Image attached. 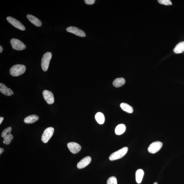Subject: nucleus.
I'll use <instances>...</instances> for the list:
<instances>
[{
	"mask_svg": "<svg viewBox=\"0 0 184 184\" xmlns=\"http://www.w3.org/2000/svg\"><path fill=\"white\" fill-rule=\"evenodd\" d=\"M158 1L160 4H162V5L166 6L172 5V2L170 0H159Z\"/></svg>",
	"mask_w": 184,
	"mask_h": 184,
	"instance_id": "23",
	"label": "nucleus"
},
{
	"mask_svg": "<svg viewBox=\"0 0 184 184\" xmlns=\"http://www.w3.org/2000/svg\"><path fill=\"white\" fill-rule=\"evenodd\" d=\"M54 130L53 127H47L45 129L42 136V141L45 143L48 142L53 136Z\"/></svg>",
	"mask_w": 184,
	"mask_h": 184,
	"instance_id": "5",
	"label": "nucleus"
},
{
	"mask_svg": "<svg viewBox=\"0 0 184 184\" xmlns=\"http://www.w3.org/2000/svg\"><path fill=\"white\" fill-rule=\"evenodd\" d=\"M0 91L3 94L6 96H10L14 95V92L10 89L8 88L4 84L1 83L0 84Z\"/></svg>",
	"mask_w": 184,
	"mask_h": 184,
	"instance_id": "13",
	"label": "nucleus"
},
{
	"mask_svg": "<svg viewBox=\"0 0 184 184\" xmlns=\"http://www.w3.org/2000/svg\"><path fill=\"white\" fill-rule=\"evenodd\" d=\"M153 184H158V183L157 182H155V183H154Z\"/></svg>",
	"mask_w": 184,
	"mask_h": 184,
	"instance_id": "28",
	"label": "nucleus"
},
{
	"mask_svg": "<svg viewBox=\"0 0 184 184\" xmlns=\"http://www.w3.org/2000/svg\"><path fill=\"white\" fill-rule=\"evenodd\" d=\"M85 3L87 5H92L95 3V0H85Z\"/></svg>",
	"mask_w": 184,
	"mask_h": 184,
	"instance_id": "24",
	"label": "nucleus"
},
{
	"mask_svg": "<svg viewBox=\"0 0 184 184\" xmlns=\"http://www.w3.org/2000/svg\"><path fill=\"white\" fill-rule=\"evenodd\" d=\"M43 98L47 103L49 105L52 104L54 101V95L51 92L47 90H44L43 92Z\"/></svg>",
	"mask_w": 184,
	"mask_h": 184,
	"instance_id": "9",
	"label": "nucleus"
},
{
	"mask_svg": "<svg viewBox=\"0 0 184 184\" xmlns=\"http://www.w3.org/2000/svg\"><path fill=\"white\" fill-rule=\"evenodd\" d=\"M0 53H1L3 51V47L1 46H0Z\"/></svg>",
	"mask_w": 184,
	"mask_h": 184,
	"instance_id": "27",
	"label": "nucleus"
},
{
	"mask_svg": "<svg viewBox=\"0 0 184 184\" xmlns=\"http://www.w3.org/2000/svg\"><path fill=\"white\" fill-rule=\"evenodd\" d=\"M126 130V127L124 124H120L117 126L115 129L116 135H120L124 133Z\"/></svg>",
	"mask_w": 184,
	"mask_h": 184,
	"instance_id": "17",
	"label": "nucleus"
},
{
	"mask_svg": "<svg viewBox=\"0 0 184 184\" xmlns=\"http://www.w3.org/2000/svg\"><path fill=\"white\" fill-rule=\"evenodd\" d=\"M67 32L74 34L75 35L81 37H85L86 34L82 30L75 27L70 26L66 29Z\"/></svg>",
	"mask_w": 184,
	"mask_h": 184,
	"instance_id": "10",
	"label": "nucleus"
},
{
	"mask_svg": "<svg viewBox=\"0 0 184 184\" xmlns=\"http://www.w3.org/2000/svg\"><path fill=\"white\" fill-rule=\"evenodd\" d=\"M125 82V80L123 78H118L114 80L112 84L115 87L118 88L124 85Z\"/></svg>",
	"mask_w": 184,
	"mask_h": 184,
	"instance_id": "19",
	"label": "nucleus"
},
{
	"mask_svg": "<svg viewBox=\"0 0 184 184\" xmlns=\"http://www.w3.org/2000/svg\"><path fill=\"white\" fill-rule=\"evenodd\" d=\"M6 19L9 22L17 29L23 31L25 30L24 26L16 19L12 17L8 16L6 18Z\"/></svg>",
	"mask_w": 184,
	"mask_h": 184,
	"instance_id": "8",
	"label": "nucleus"
},
{
	"mask_svg": "<svg viewBox=\"0 0 184 184\" xmlns=\"http://www.w3.org/2000/svg\"><path fill=\"white\" fill-rule=\"evenodd\" d=\"M128 148L127 147H124L120 150L112 153L109 157L110 160V161H114V160L121 158L126 155L127 151H128Z\"/></svg>",
	"mask_w": 184,
	"mask_h": 184,
	"instance_id": "3",
	"label": "nucleus"
},
{
	"mask_svg": "<svg viewBox=\"0 0 184 184\" xmlns=\"http://www.w3.org/2000/svg\"><path fill=\"white\" fill-rule=\"evenodd\" d=\"M91 158L89 156L86 157L80 161L77 164V168L82 169L87 166L91 161Z\"/></svg>",
	"mask_w": 184,
	"mask_h": 184,
	"instance_id": "12",
	"label": "nucleus"
},
{
	"mask_svg": "<svg viewBox=\"0 0 184 184\" xmlns=\"http://www.w3.org/2000/svg\"><path fill=\"white\" fill-rule=\"evenodd\" d=\"M95 119L97 122L99 124L102 125L105 122V117L104 115L101 112H98L96 114Z\"/></svg>",
	"mask_w": 184,
	"mask_h": 184,
	"instance_id": "20",
	"label": "nucleus"
},
{
	"mask_svg": "<svg viewBox=\"0 0 184 184\" xmlns=\"http://www.w3.org/2000/svg\"><path fill=\"white\" fill-rule=\"evenodd\" d=\"M26 70L25 66L18 64L12 66L10 70V74L12 76L18 77L24 73Z\"/></svg>",
	"mask_w": 184,
	"mask_h": 184,
	"instance_id": "1",
	"label": "nucleus"
},
{
	"mask_svg": "<svg viewBox=\"0 0 184 184\" xmlns=\"http://www.w3.org/2000/svg\"><path fill=\"white\" fill-rule=\"evenodd\" d=\"M144 174L143 170L141 169H140L136 171L135 173V178L137 183H141Z\"/></svg>",
	"mask_w": 184,
	"mask_h": 184,
	"instance_id": "16",
	"label": "nucleus"
},
{
	"mask_svg": "<svg viewBox=\"0 0 184 184\" xmlns=\"http://www.w3.org/2000/svg\"><path fill=\"white\" fill-rule=\"evenodd\" d=\"M107 184H117L116 178L114 176L110 177L107 180Z\"/></svg>",
	"mask_w": 184,
	"mask_h": 184,
	"instance_id": "22",
	"label": "nucleus"
},
{
	"mask_svg": "<svg viewBox=\"0 0 184 184\" xmlns=\"http://www.w3.org/2000/svg\"><path fill=\"white\" fill-rule=\"evenodd\" d=\"M67 146L69 150L73 154L78 153L81 149V146L77 143L75 142H72L68 143Z\"/></svg>",
	"mask_w": 184,
	"mask_h": 184,
	"instance_id": "11",
	"label": "nucleus"
},
{
	"mask_svg": "<svg viewBox=\"0 0 184 184\" xmlns=\"http://www.w3.org/2000/svg\"><path fill=\"white\" fill-rule=\"evenodd\" d=\"M27 17L28 19L34 25L37 27H40L42 26V21L35 16L31 14H27Z\"/></svg>",
	"mask_w": 184,
	"mask_h": 184,
	"instance_id": "14",
	"label": "nucleus"
},
{
	"mask_svg": "<svg viewBox=\"0 0 184 184\" xmlns=\"http://www.w3.org/2000/svg\"><path fill=\"white\" fill-rule=\"evenodd\" d=\"M4 120V118L3 117H0V124H1V123H2V122H3V121Z\"/></svg>",
	"mask_w": 184,
	"mask_h": 184,
	"instance_id": "25",
	"label": "nucleus"
},
{
	"mask_svg": "<svg viewBox=\"0 0 184 184\" xmlns=\"http://www.w3.org/2000/svg\"><path fill=\"white\" fill-rule=\"evenodd\" d=\"M52 57V54L49 52H47L43 55L42 58L41 66L43 71H46L48 70L50 61Z\"/></svg>",
	"mask_w": 184,
	"mask_h": 184,
	"instance_id": "4",
	"label": "nucleus"
},
{
	"mask_svg": "<svg viewBox=\"0 0 184 184\" xmlns=\"http://www.w3.org/2000/svg\"><path fill=\"white\" fill-rule=\"evenodd\" d=\"M39 117L35 115L28 116L24 119V122L27 124H30L35 122L39 120Z\"/></svg>",
	"mask_w": 184,
	"mask_h": 184,
	"instance_id": "15",
	"label": "nucleus"
},
{
	"mask_svg": "<svg viewBox=\"0 0 184 184\" xmlns=\"http://www.w3.org/2000/svg\"><path fill=\"white\" fill-rule=\"evenodd\" d=\"M163 144L159 141L151 143L148 147V152L151 153H155L159 151L162 148Z\"/></svg>",
	"mask_w": 184,
	"mask_h": 184,
	"instance_id": "7",
	"label": "nucleus"
},
{
	"mask_svg": "<svg viewBox=\"0 0 184 184\" xmlns=\"http://www.w3.org/2000/svg\"><path fill=\"white\" fill-rule=\"evenodd\" d=\"M4 151V149L2 148H0V154L1 155L2 153H3Z\"/></svg>",
	"mask_w": 184,
	"mask_h": 184,
	"instance_id": "26",
	"label": "nucleus"
},
{
	"mask_svg": "<svg viewBox=\"0 0 184 184\" xmlns=\"http://www.w3.org/2000/svg\"><path fill=\"white\" fill-rule=\"evenodd\" d=\"M120 107L124 111L129 113H132L133 112V109L132 107L127 104L122 103L121 104Z\"/></svg>",
	"mask_w": 184,
	"mask_h": 184,
	"instance_id": "18",
	"label": "nucleus"
},
{
	"mask_svg": "<svg viewBox=\"0 0 184 184\" xmlns=\"http://www.w3.org/2000/svg\"><path fill=\"white\" fill-rule=\"evenodd\" d=\"M10 42L12 48L16 50H23L26 48V46L23 43L17 39H12Z\"/></svg>",
	"mask_w": 184,
	"mask_h": 184,
	"instance_id": "6",
	"label": "nucleus"
},
{
	"mask_svg": "<svg viewBox=\"0 0 184 184\" xmlns=\"http://www.w3.org/2000/svg\"><path fill=\"white\" fill-rule=\"evenodd\" d=\"M174 51L175 53L179 54L184 51V42H181L177 44L175 47Z\"/></svg>",
	"mask_w": 184,
	"mask_h": 184,
	"instance_id": "21",
	"label": "nucleus"
},
{
	"mask_svg": "<svg viewBox=\"0 0 184 184\" xmlns=\"http://www.w3.org/2000/svg\"><path fill=\"white\" fill-rule=\"evenodd\" d=\"M12 127H9L4 130L1 133V137L4 138L3 143L6 145L9 144L14 138V136L11 132Z\"/></svg>",
	"mask_w": 184,
	"mask_h": 184,
	"instance_id": "2",
	"label": "nucleus"
}]
</instances>
